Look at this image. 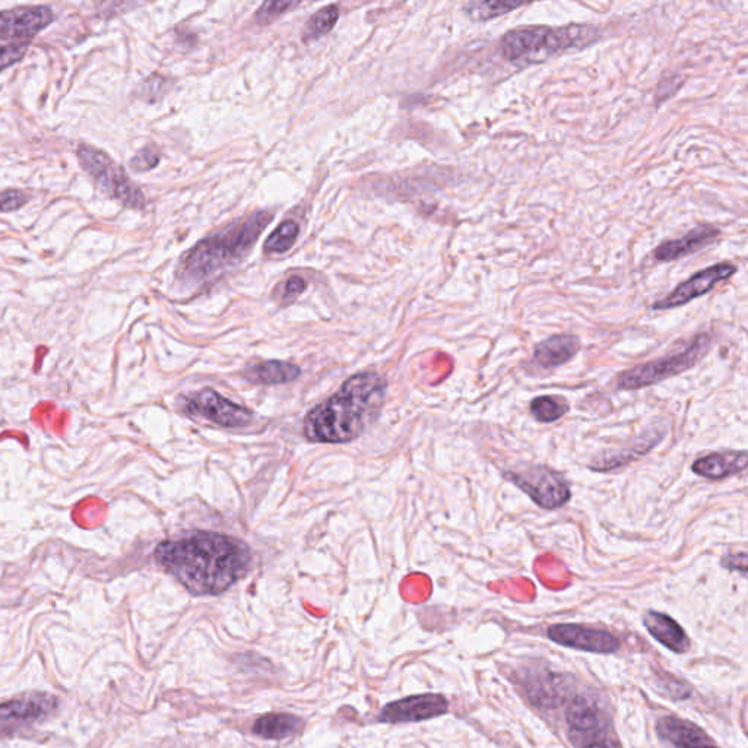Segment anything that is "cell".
I'll return each mask as SVG.
<instances>
[{
	"instance_id": "obj_1",
	"label": "cell",
	"mask_w": 748,
	"mask_h": 748,
	"mask_svg": "<svg viewBox=\"0 0 748 748\" xmlns=\"http://www.w3.org/2000/svg\"><path fill=\"white\" fill-rule=\"evenodd\" d=\"M154 557L161 569L196 597L228 591L244 578L252 563L243 541L208 531L163 541Z\"/></svg>"
},
{
	"instance_id": "obj_2",
	"label": "cell",
	"mask_w": 748,
	"mask_h": 748,
	"mask_svg": "<svg viewBox=\"0 0 748 748\" xmlns=\"http://www.w3.org/2000/svg\"><path fill=\"white\" fill-rule=\"evenodd\" d=\"M385 379L376 372L354 374L337 393L304 418L303 431L315 443H347L376 420L385 402Z\"/></svg>"
},
{
	"instance_id": "obj_3",
	"label": "cell",
	"mask_w": 748,
	"mask_h": 748,
	"mask_svg": "<svg viewBox=\"0 0 748 748\" xmlns=\"http://www.w3.org/2000/svg\"><path fill=\"white\" fill-rule=\"evenodd\" d=\"M272 218L274 215L271 212H256L227 230L202 240L187 253L179 274L190 284H204L239 265L249 255Z\"/></svg>"
},
{
	"instance_id": "obj_4",
	"label": "cell",
	"mask_w": 748,
	"mask_h": 748,
	"mask_svg": "<svg viewBox=\"0 0 748 748\" xmlns=\"http://www.w3.org/2000/svg\"><path fill=\"white\" fill-rule=\"evenodd\" d=\"M598 34V28L585 24L526 25L506 33L500 40L499 50L507 62L534 65L569 50L589 46L597 41Z\"/></svg>"
},
{
	"instance_id": "obj_5",
	"label": "cell",
	"mask_w": 748,
	"mask_h": 748,
	"mask_svg": "<svg viewBox=\"0 0 748 748\" xmlns=\"http://www.w3.org/2000/svg\"><path fill=\"white\" fill-rule=\"evenodd\" d=\"M712 347V338L708 334L697 335L696 338L680 353L671 354L639 364L616 377L618 391H637L648 386L671 379L696 366Z\"/></svg>"
},
{
	"instance_id": "obj_6",
	"label": "cell",
	"mask_w": 748,
	"mask_h": 748,
	"mask_svg": "<svg viewBox=\"0 0 748 748\" xmlns=\"http://www.w3.org/2000/svg\"><path fill=\"white\" fill-rule=\"evenodd\" d=\"M78 158L82 169L87 171L110 198L122 202L128 208L141 209L145 206V198L138 186L133 185L126 176L125 170L117 166L112 158L104 152L95 150L90 145H79Z\"/></svg>"
},
{
	"instance_id": "obj_7",
	"label": "cell",
	"mask_w": 748,
	"mask_h": 748,
	"mask_svg": "<svg viewBox=\"0 0 748 748\" xmlns=\"http://www.w3.org/2000/svg\"><path fill=\"white\" fill-rule=\"evenodd\" d=\"M505 478L545 510L560 509L572 499V488L566 477L545 465H526L506 471Z\"/></svg>"
},
{
	"instance_id": "obj_8",
	"label": "cell",
	"mask_w": 748,
	"mask_h": 748,
	"mask_svg": "<svg viewBox=\"0 0 748 748\" xmlns=\"http://www.w3.org/2000/svg\"><path fill=\"white\" fill-rule=\"evenodd\" d=\"M60 700L49 693H28L0 703V735H11L36 724L59 708Z\"/></svg>"
},
{
	"instance_id": "obj_9",
	"label": "cell",
	"mask_w": 748,
	"mask_h": 748,
	"mask_svg": "<svg viewBox=\"0 0 748 748\" xmlns=\"http://www.w3.org/2000/svg\"><path fill=\"white\" fill-rule=\"evenodd\" d=\"M185 411L189 415L202 417L217 426L236 429L244 427L252 421V411L242 405L234 404L212 389H202L186 401Z\"/></svg>"
},
{
	"instance_id": "obj_10",
	"label": "cell",
	"mask_w": 748,
	"mask_h": 748,
	"mask_svg": "<svg viewBox=\"0 0 748 748\" xmlns=\"http://www.w3.org/2000/svg\"><path fill=\"white\" fill-rule=\"evenodd\" d=\"M735 272H737V266L732 265L730 262H721L709 266V268L694 274L689 280L677 285L667 297L656 301L652 309L670 310L675 309V307L684 306V304L690 303V301L705 296V294H708L709 291H712L721 282L730 280Z\"/></svg>"
},
{
	"instance_id": "obj_11",
	"label": "cell",
	"mask_w": 748,
	"mask_h": 748,
	"mask_svg": "<svg viewBox=\"0 0 748 748\" xmlns=\"http://www.w3.org/2000/svg\"><path fill=\"white\" fill-rule=\"evenodd\" d=\"M449 711L445 696L436 693L415 694L389 703L379 713L377 721L382 724H411L439 718Z\"/></svg>"
},
{
	"instance_id": "obj_12",
	"label": "cell",
	"mask_w": 748,
	"mask_h": 748,
	"mask_svg": "<svg viewBox=\"0 0 748 748\" xmlns=\"http://www.w3.org/2000/svg\"><path fill=\"white\" fill-rule=\"evenodd\" d=\"M547 636L564 648L591 654H614L620 649V640L613 633L582 624H554L547 630Z\"/></svg>"
},
{
	"instance_id": "obj_13",
	"label": "cell",
	"mask_w": 748,
	"mask_h": 748,
	"mask_svg": "<svg viewBox=\"0 0 748 748\" xmlns=\"http://www.w3.org/2000/svg\"><path fill=\"white\" fill-rule=\"evenodd\" d=\"M55 19L49 6H21L0 12V40H31Z\"/></svg>"
},
{
	"instance_id": "obj_14",
	"label": "cell",
	"mask_w": 748,
	"mask_h": 748,
	"mask_svg": "<svg viewBox=\"0 0 748 748\" xmlns=\"http://www.w3.org/2000/svg\"><path fill=\"white\" fill-rule=\"evenodd\" d=\"M566 722L570 740L573 746L578 748L608 732L607 727L602 724L597 702L586 696H576L570 702L566 711Z\"/></svg>"
},
{
	"instance_id": "obj_15",
	"label": "cell",
	"mask_w": 748,
	"mask_h": 748,
	"mask_svg": "<svg viewBox=\"0 0 748 748\" xmlns=\"http://www.w3.org/2000/svg\"><path fill=\"white\" fill-rule=\"evenodd\" d=\"M659 740L674 748H719L702 728L677 716H664L656 722Z\"/></svg>"
},
{
	"instance_id": "obj_16",
	"label": "cell",
	"mask_w": 748,
	"mask_h": 748,
	"mask_svg": "<svg viewBox=\"0 0 748 748\" xmlns=\"http://www.w3.org/2000/svg\"><path fill=\"white\" fill-rule=\"evenodd\" d=\"M719 236H721L719 228L713 227V225H699L681 239L667 240V242L659 244L654 252L655 261L674 262L686 258V256L693 255V253L711 246L719 239Z\"/></svg>"
},
{
	"instance_id": "obj_17",
	"label": "cell",
	"mask_w": 748,
	"mask_h": 748,
	"mask_svg": "<svg viewBox=\"0 0 748 748\" xmlns=\"http://www.w3.org/2000/svg\"><path fill=\"white\" fill-rule=\"evenodd\" d=\"M747 464V450H725V452H713L696 459L693 462L692 471L697 477L718 481L746 471Z\"/></svg>"
},
{
	"instance_id": "obj_18",
	"label": "cell",
	"mask_w": 748,
	"mask_h": 748,
	"mask_svg": "<svg viewBox=\"0 0 748 748\" xmlns=\"http://www.w3.org/2000/svg\"><path fill=\"white\" fill-rule=\"evenodd\" d=\"M643 626L656 642L670 649L674 654H686L690 649V639L683 627L667 614L659 611H648L643 616Z\"/></svg>"
},
{
	"instance_id": "obj_19",
	"label": "cell",
	"mask_w": 748,
	"mask_h": 748,
	"mask_svg": "<svg viewBox=\"0 0 748 748\" xmlns=\"http://www.w3.org/2000/svg\"><path fill=\"white\" fill-rule=\"evenodd\" d=\"M580 347L582 345L576 335H553L535 345L534 361L543 369H556L573 360L579 353Z\"/></svg>"
},
{
	"instance_id": "obj_20",
	"label": "cell",
	"mask_w": 748,
	"mask_h": 748,
	"mask_svg": "<svg viewBox=\"0 0 748 748\" xmlns=\"http://www.w3.org/2000/svg\"><path fill=\"white\" fill-rule=\"evenodd\" d=\"M304 727L303 719L291 713H266L256 719L253 724V734L265 740H285L299 734Z\"/></svg>"
},
{
	"instance_id": "obj_21",
	"label": "cell",
	"mask_w": 748,
	"mask_h": 748,
	"mask_svg": "<svg viewBox=\"0 0 748 748\" xmlns=\"http://www.w3.org/2000/svg\"><path fill=\"white\" fill-rule=\"evenodd\" d=\"M300 374V367L296 364L285 363V361H265V363L249 367L244 372V377L256 385H284V383L296 380Z\"/></svg>"
},
{
	"instance_id": "obj_22",
	"label": "cell",
	"mask_w": 748,
	"mask_h": 748,
	"mask_svg": "<svg viewBox=\"0 0 748 748\" xmlns=\"http://www.w3.org/2000/svg\"><path fill=\"white\" fill-rule=\"evenodd\" d=\"M531 414L538 423H556L570 411V404L566 398L557 395H543L532 399Z\"/></svg>"
},
{
	"instance_id": "obj_23",
	"label": "cell",
	"mask_w": 748,
	"mask_h": 748,
	"mask_svg": "<svg viewBox=\"0 0 748 748\" xmlns=\"http://www.w3.org/2000/svg\"><path fill=\"white\" fill-rule=\"evenodd\" d=\"M525 5L526 3L524 2H507V0H503V2H497V0H491V2H469L464 6V12L471 21L486 22L510 14V12L516 11V9L524 8Z\"/></svg>"
},
{
	"instance_id": "obj_24",
	"label": "cell",
	"mask_w": 748,
	"mask_h": 748,
	"mask_svg": "<svg viewBox=\"0 0 748 748\" xmlns=\"http://www.w3.org/2000/svg\"><path fill=\"white\" fill-rule=\"evenodd\" d=\"M339 18V8L337 5H329L320 9L313 15L312 19L307 22L304 28L303 38L306 41L316 40V38L325 36L332 28L335 27Z\"/></svg>"
},
{
	"instance_id": "obj_25",
	"label": "cell",
	"mask_w": 748,
	"mask_h": 748,
	"mask_svg": "<svg viewBox=\"0 0 748 748\" xmlns=\"http://www.w3.org/2000/svg\"><path fill=\"white\" fill-rule=\"evenodd\" d=\"M299 224L296 221H284L266 239L265 250L266 253H274V255H280V253L288 252L291 247L296 243L297 237H299Z\"/></svg>"
},
{
	"instance_id": "obj_26",
	"label": "cell",
	"mask_w": 748,
	"mask_h": 748,
	"mask_svg": "<svg viewBox=\"0 0 748 748\" xmlns=\"http://www.w3.org/2000/svg\"><path fill=\"white\" fill-rule=\"evenodd\" d=\"M297 2H284V0H277V2H265L256 12V21L266 24V22L272 21L274 18L280 17L290 9L296 8Z\"/></svg>"
},
{
	"instance_id": "obj_27",
	"label": "cell",
	"mask_w": 748,
	"mask_h": 748,
	"mask_svg": "<svg viewBox=\"0 0 748 748\" xmlns=\"http://www.w3.org/2000/svg\"><path fill=\"white\" fill-rule=\"evenodd\" d=\"M158 163H160V151L152 145L142 148L131 160L132 169L135 171L152 170L157 167Z\"/></svg>"
},
{
	"instance_id": "obj_28",
	"label": "cell",
	"mask_w": 748,
	"mask_h": 748,
	"mask_svg": "<svg viewBox=\"0 0 748 748\" xmlns=\"http://www.w3.org/2000/svg\"><path fill=\"white\" fill-rule=\"evenodd\" d=\"M25 204H27V196L21 190L0 192V212L17 211Z\"/></svg>"
},
{
	"instance_id": "obj_29",
	"label": "cell",
	"mask_w": 748,
	"mask_h": 748,
	"mask_svg": "<svg viewBox=\"0 0 748 748\" xmlns=\"http://www.w3.org/2000/svg\"><path fill=\"white\" fill-rule=\"evenodd\" d=\"M661 683L659 687L662 690H667L668 696L673 697V699L686 700L692 696V687L687 686L683 681L675 680L674 677L662 678Z\"/></svg>"
},
{
	"instance_id": "obj_30",
	"label": "cell",
	"mask_w": 748,
	"mask_h": 748,
	"mask_svg": "<svg viewBox=\"0 0 748 748\" xmlns=\"http://www.w3.org/2000/svg\"><path fill=\"white\" fill-rule=\"evenodd\" d=\"M25 52H27V46H22V44L0 46V71L19 62L24 57Z\"/></svg>"
},
{
	"instance_id": "obj_31",
	"label": "cell",
	"mask_w": 748,
	"mask_h": 748,
	"mask_svg": "<svg viewBox=\"0 0 748 748\" xmlns=\"http://www.w3.org/2000/svg\"><path fill=\"white\" fill-rule=\"evenodd\" d=\"M307 284L303 278L291 277L288 278L284 285V291H282V301L284 303H290V301L296 300L301 293L306 290Z\"/></svg>"
},
{
	"instance_id": "obj_32",
	"label": "cell",
	"mask_w": 748,
	"mask_h": 748,
	"mask_svg": "<svg viewBox=\"0 0 748 748\" xmlns=\"http://www.w3.org/2000/svg\"><path fill=\"white\" fill-rule=\"evenodd\" d=\"M721 566L724 567V569L737 570V572H740V573H743V575H746L747 573L746 551H743V553H737V554H725V556H722Z\"/></svg>"
},
{
	"instance_id": "obj_33",
	"label": "cell",
	"mask_w": 748,
	"mask_h": 748,
	"mask_svg": "<svg viewBox=\"0 0 748 748\" xmlns=\"http://www.w3.org/2000/svg\"><path fill=\"white\" fill-rule=\"evenodd\" d=\"M167 85V79L163 78V76L160 75H154L151 76L148 81H145L144 87H142V94L144 95H152L151 100H155V98L158 97L161 93H163L164 88H166Z\"/></svg>"
},
{
	"instance_id": "obj_34",
	"label": "cell",
	"mask_w": 748,
	"mask_h": 748,
	"mask_svg": "<svg viewBox=\"0 0 748 748\" xmlns=\"http://www.w3.org/2000/svg\"><path fill=\"white\" fill-rule=\"evenodd\" d=\"M579 748H621V744L618 743V740L614 735L605 732V734L599 735V737L594 738V740L589 741V743L583 744V746Z\"/></svg>"
}]
</instances>
